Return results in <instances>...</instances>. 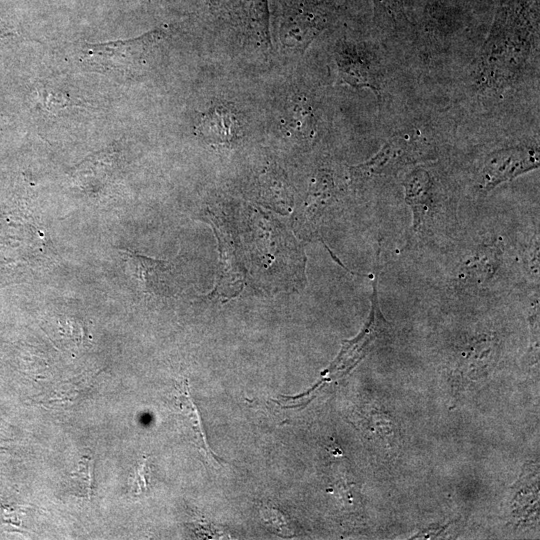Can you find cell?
Masks as SVG:
<instances>
[{
	"mask_svg": "<svg viewBox=\"0 0 540 540\" xmlns=\"http://www.w3.org/2000/svg\"><path fill=\"white\" fill-rule=\"evenodd\" d=\"M405 201L413 213V231L424 227L425 220L436 206L437 186L431 174L417 167L405 175L402 181Z\"/></svg>",
	"mask_w": 540,
	"mask_h": 540,
	"instance_id": "obj_9",
	"label": "cell"
},
{
	"mask_svg": "<svg viewBox=\"0 0 540 540\" xmlns=\"http://www.w3.org/2000/svg\"><path fill=\"white\" fill-rule=\"evenodd\" d=\"M4 37H5V34L0 33V42L3 40Z\"/></svg>",
	"mask_w": 540,
	"mask_h": 540,
	"instance_id": "obj_16",
	"label": "cell"
},
{
	"mask_svg": "<svg viewBox=\"0 0 540 540\" xmlns=\"http://www.w3.org/2000/svg\"><path fill=\"white\" fill-rule=\"evenodd\" d=\"M161 36L153 31L132 40L91 45L84 54L91 65L101 69L130 70L140 65Z\"/></svg>",
	"mask_w": 540,
	"mask_h": 540,
	"instance_id": "obj_5",
	"label": "cell"
},
{
	"mask_svg": "<svg viewBox=\"0 0 540 540\" xmlns=\"http://www.w3.org/2000/svg\"><path fill=\"white\" fill-rule=\"evenodd\" d=\"M330 17V10L326 6L308 3L283 26L281 33L283 44L297 53H303L327 27Z\"/></svg>",
	"mask_w": 540,
	"mask_h": 540,
	"instance_id": "obj_7",
	"label": "cell"
},
{
	"mask_svg": "<svg viewBox=\"0 0 540 540\" xmlns=\"http://www.w3.org/2000/svg\"><path fill=\"white\" fill-rule=\"evenodd\" d=\"M434 150L415 130L400 131L391 136L370 159L351 166L353 182L362 183L389 177L404 167L432 159Z\"/></svg>",
	"mask_w": 540,
	"mask_h": 540,
	"instance_id": "obj_2",
	"label": "cell"
},
{
	"mask_svg": "<svg viewBox=\"0 0 540 540\" xmlns=\"http://www.w3.org/2000/svg\"><path fill=\"white\" fill-rule=\"evenodd\" d=\"M337 82L355 89H369L381 101L383 73L374 52L357 43H339L335 51Z\"/></svg>",
	"mask_w": 540,
	"mask_h": 540,
	"instance_id": "obj_3",
	"label": "cell"
},
{
	"mask_svg": "<svg viewBox=\"0 0 540 540\" xmlns=\"http://www.w3.org/2000/svg\"><path fill=\"white\" fill-rule=\"evenodd\" d=\"M538 35V11L527 0H501L477 66L479 89L499 91L520 76Z\"/></svg>",
	"mask_w": 540,
	"mask_h": 540,
	"instance_id": "obj_1",
	"label": "cell"
},
{
	"mask_svg": "<svg viewBox=\"0 0 540 540\" xmlns=\"http://www.w3.org/2000/svg\"><path fill=\"white\" fill-rule=\"evenodd\" d=\"M539 167V149L535 145H515L489 153L477 179L478 189L488 193L500 184Z\"/></svg>",
	"mask_w": 540,
	"mask_h": 540,
	"instance_id": "obj_4",
	"label": "cell"
},
{
	"mask_svg": "<svg viewBox=\"0 0 540 540\" xmlns=\"http://www.w3.org/2000/svg\"><path fill=\"white\" fill-rule=\"evenodd\" d=\"M283 125L297 139L311 141L317 133L318 120L310 100L303 95H292L284 110Z\"/></svg>",
	"mask_w": 540,
	"mask_h": 540,
	"instance_id": "obj_10",
	"label": "cell"
},
{
	"mask_svg": "<svg viewBox=\"0 0 540 540\" xmlns=\"http://www.w3.org/2000/svg\"><path fill=\"white\" fill-rule=\"evenodd\" d=\"M197 131L209 142L229 143L238 138L240 122L231 109L219 106L201 117Z\"/></svg>",
	"mask_w": 540,
	"mask_h": 540,
	"instance_id": "obj_11",
	"label": "cell"
},
{
	"mask_svg": "<svg viewBox=\"0 0 540 540\" xmlns=\"http://www.w3.org/2000/svg\"><path fill=\"white\" fill-rule=\"evenodd\" d=\"M378 14L389 24L406 21L404 0H373Z\"/></svg>",
	"mask_w": 540,
	"mask_h": 540,
	"instance_id": "obj_12",
	"label": "cell"
},
{
	"mask_svg": "<svg viewBox=\"0 0 540 540\" xmlns=\"http://www.w3.org/2000/svg\"><path fill=\"white\" fill-rule=\"evenodd\" d=\"M502 252L497 244L481 245L461 260L456 283L466 290H479L494 277L501 264Z\"/></svg>",
	"mask_w": 540,
	"mask_h": 540,
	"instance_id": "obj_8",
	"label": "cell"
},
{
	"mask_svg": "<svg viewBox=\"0 0 540 540\" xmlns=\"http://www.w3.org/2000/svg\"><path fill=\"white\" fill-rule=\"evenodd\" d=\"M378 274L373 278V291L371 295V309L367 323L360 334L344 343L340 355L335 361V367H349L359 361L381 338L385 337L390 330V323L381 312L378 291Z\"/></svg>",
	"mask_w": 540,
	"mask_h": 540,
	"instance_id": "obj_6",
	"label": "cell"
},
{
	"mask_svg": "<svg viewBox=\"0 0 540 540\" xmlns=\"http://www.w3.org/2000/svg\"><path fill=\"white\" fill-rule=\"evenodd\" d=\"M261 512L263 519L271 528L276 529L280 534L288 533L289 523L281 511L271 506H265Z\"/></svg>",
	"mask_w": 540,
	"mask_h": 540,
	"instance_id": "obj_13",
	"label": "cell"
},
{
	"mask_svg": "<svg viewBox=\"0 0 540 540\" xmlns=\"http://www.w3.org/2000/svg\"><path fill=\"white\" fill-rule=\"evenodd\" d=\"M145 464L146 463H142V465L139 467L138 471H137V475H136V483L138 485V491H142L144 489H146V485H147V481H146V476H145Z\"/></svg>",
	"mask_w": 540,
	"mask_h": 540,
	"instance_id": "obj_15",
	"label": "cell"
},
{
	"mask_svg": "<svg viewBox=\"0 0 540 540\" xmlns=\"http://www.w3.org/2000/svg\"><path fill=\"white\" fill-rule=\"evenodd\" d=\"M73 477L77 478L80 484L85 487L87 496L90 497L93 484V461L90 458H83L77 471L73 473Z\"/></svg>",
	"mask_w": 540,
	"mask_h": 540,
	"instance_id": "obj_14",
	"label": "cell"
}]
</instances>
